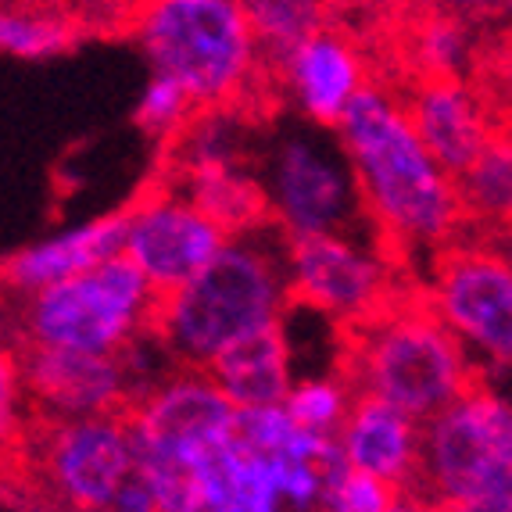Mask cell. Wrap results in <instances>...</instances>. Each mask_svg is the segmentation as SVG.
Listing matches in <instances>:
<instances>
[{"label":"cell","instance_id":"1","mask_svg":"<svg viewBox=\"0 0 512 512\" xmlns=\"http://www.w3.org/2000/svg\"><path fill=\"white\" fill-rule=\"evenodd\" d=\"M333 133L355 172L369 230L398 262L437 255L470 226L455 176L419 140L402 94L369 83Z\"/></svg>","mask_w":512,"mask_h":512},{"label":"cell","instance_id":"2","mask_svg":"<svg viewBox=\"0 0 512 512\" xmlns=\"http://www.w3.org/2000/svg\"><path fill=\"white\" fill-rule=\"evenodd\" d=\"M294 305L287 237L273 222L233 233L180 291L158 298L154 333L187 369H208L237 341L276 326Z\"/></svg>","mask_w":512,"mask_h":512},{"label":"cell","instance_id":"3","mask_svg":"<svg viewBox=\"0 0 512 512\" xmlns=\"http://www.w3.org/2000/svg\"><path fill=\"white\" fill-rule=\"evenodd\" d=\"M341 373L355 394L384 398L419 423L484 384L470 348L437 316L423 287H409L376 316L344 326Z\"/></svg>","mask_w":512,"mask_h":512},{"label":"cell","instance_id":"4","mask_svg":"<svg viewBox=\"0 0 512 512\" xmlns=\"http://www.w3.org/2000/svg\"><path fill=\"white\" fill-rule=\"evenodd\" d=\"M154 76L180 83L197 108H248L269 65L237 0H137L126 15Z\"/></svg>","mask_w":512,"mask_h":512},{"label":"cell","instance_id":"5","mask_svg":"<svg viewBox=\"0 0 512 512\" xmlns=\"http://www.w3.org/2000/svg\"><path fill=\"white\" fill-rule=\"evenodd\" d=\"M15 298V348L36 344L119 355L151 330L158 312V294L126 255Z\"/></svg>","mask_w":512,"mask_h":512},{"label":"cell","instance_id":"6","mask_svg":"<svg viewBox=\"0 0 512 512\" xmlns=\"http://www.w3.org/2000/svg\"><path fill=\"white\" fill-rule=\"evenodd\" d=\"M255 176L269 222L287 240L369 226L355 172L333 129L308 122L283 129L262 151Z\"/></svg>","mask_w":512,"mask_h":512},{"label":"cell","instance_id":"7","mask_svg":"<svg viewBox=\"0 0 512 512\" xmlns=\"http://www.w3.org/2000/svg\"><path fill=\"white\" fill-rule=\"evenodd\" d=\"M512 466V402L477 384L459 402L423 423L419 441V495L459 505L484 495Z\"/></svg>","mask_w":512,"mask_h":512},{"label":"cell","instance_id":"8","mask_svg":"<svg viewBox=\"0 0 512 512\" xmlns=\"http://www.w3.org/2000/svg\"><path fill=\"white\" fill-rule=\"evenodd\" d=\"M287 280L294 305L323 312L337 326L362 323L409 291L398 283V258L369 226L287 240Z\"/></svg>","mask_w":512,"mask_h":512},{"label":"cell","instance_id":"9","mask_svg":"<svg viewBox=\"0 0 512 512\" xmlns=\"http://www.w3.org/2000/svg\"><path fill=\"white\" fill-rule=\"evenodd\" d=\"M26 452L40 484L69 512H104L137 473V441L126 412L83 419H33Z\"/></svg>","mask_w":512,"mask_h":512},{"label":"cell","instance_id":"10","mask_svg":"<svg viewBox=\"0 0 512 512\" xmlns=\"http://www.w3.org/2000/svg\"><path fill=\"white\" fill-rule=\"evenodd\" d=\"M423 294L470 355L512 369V258L487 240H459L430 255Z\"/></svg>","mask_w":512,"mask_h":512},{"label":"cell","instance_id":"11","mask_svg":"<svg viewBox=\"0 0 512 512\" xmlns=\"http://www.w3.org/2000/svg\"><path fill=\"white\" fill-rule=\"evenodd\" d=\"M233 233L208 215L187 190L165 180L126 208V248L122 255L137 265L158 298L180 291L194 280Z\"/></svg>","mask_w":512,"mask_h":512},{"label":"cell","instance_id":"12","mask_svg":"<svg viewBox=\"0 0 512 512\" xmlns=\"http://www.w3.org/2000/svg\"><path fill=\"white\" fill-rule=\"evenodd\" d=\"M137 459H169L205 466L237 427V405L219 391L205 369H172L162 384L126 409Z\"/></svg>","mask_w":512,"mask_h":512},{"label":"cell","instance_id":"13","mask_svg":"<svg viewBox=\"0 0 512 512\" xmlns=\"http://www.w3.org/2000/svg\"><path fill=\"white\" fill-rule=\"evenodd\" d=\"M369 83L366 51L333 18L269 65V86L280 90L301 122L319 129H337L344 111Z\"/></svg>","mask_w":512,"mask_h":512},{"label":"cell","instance_id":"14","mask_svg":"<svg viewBox=\"0 0 512 512\" xmlns=\"http://www.w3.org/2000/svg\"><path fill=\"white\" fill-rule=\"evenodd\" d=\"M18 362L33 419L111 416L133 405V384L122 355L26 344L18 348Z\"/></svg>","mask_w":512,"mask_h":512},{"label":"cell","instance_id":"15","mask_svg":"<svg viewBox=\"0 0 512 512\" xmlns=\"http://www.w3.org/2000/svg\"><path fill=\"white\" fill-rule=\"evenodd\" d=\"M402 104L419 140L452 176L470 169L495 133L477 94L459 76H416L402 94Z\"/></svg>","mask_w":512,"mask_h":512},{"label":"cell","instance_id":"16","mask_svg":"<svg viewBox=\"0 0 512 512\" xmlns=\"http://www.w3.org/2000/svg\"><path fill=\"white\" fill-rule=\"evenodd\" d=\"M419 441H423V423L373 394H355L348 419L337 430V448L348 470L373 473L402 491L416 487Z\"/></svg>","mask_w":512,"mask_h":512},{"label":"cell","instance_id":"17","mask_svg":"<svg viewBox=\"0 0 512 512\" xmlns=\"http://www.w3.org/2000/svg\"><path fill=\"white\" fill-rule=\"evenodd\" d=\"M122 248H126V208L86 219L72 230H61L54 237L15 251L0 265V283L11 294H33L122 255Z\"/></svg>","mask_w":512,"mask_h":512},{"label":"cell","instance_id":"18","mask_svg":"<svg viewBox=\"0 0 512 512\" xmlns=\"http://www.w3.org/2000/svg\"><path fill=\"white\" fill-rule=\"evenodd\" d=\"M219 391L237 409H269L283 405L291 394L298 369H294L291 337L283 330V319L262 333H251L233 348H226L212 366L205 369Z\"/></svg>","mask_w":512,"mask_h":512},{"label":"cell","instance_id":"19","mask_svg":"<svg viewBox=\"0 0 512 512\" xmlns=\"http://www.w3.org/2000/svg\"><path fill=\"white\" fill-rule=\"evenodd\" d=\"M466 222L512 233V129H495L484 151L455 176Z\"/></svg>","mask_w":512,"mask_h":512},{"label":"cell","instance_id":"20","mask_svg":"<svg viewBox=\"0 0 512 512\" xmlns=\"http://www.w3.org/2000/svg\"><path fill=\"white\" fill-rule=\"evenodd\" d=\"M83 18L69 11L0 4V54L18 61H47L72 51L83 36Z\"/></svg>","mask_w":512,"mask_h":512},{"label":"cell","instance_id":"21","mask_svg":"<svg viewBox=\"0 0 512 512\" xmlns=\"http://www.w3.org/2000/svg\"><path fill=\"white\" fill-rule=\"evenodd\" d=\"M251 33L265 54V65H276L305 36L323 29L333 15L330 0H237Z\"/></svg>","mask_w":512,"mask_h":512},{"label":"cell","instance_id":"22","mask_svg":"<svg viewBox=\"0 0 512 512\" xmlns=\"http://www.w3.org/2000/svg\"><path fill=\"white\" fill-rule=\"evenodd\" d=\"M473 54L470 22L455 15L430 11L416 29H412V61L419 76H459L466 72Z\"/></svg>","mask_w":512,"mask_h":512},{"label":"cell","instance_id":"23","mask_svg":"<svg viewBox=\"0 0 512 512\" xmlns=\"http://www.w3.org/2000/svg\"><path fill=\"white\" fill-rule=\"evenodd\" d=\"M351 402H355V387L348 384L344 373H323V376H298L287 394V416L305 430L337 437L341 423L348 419Z\"/></svg>","mask_w":512,"mask_h":512},{"label":"cell","instance_id":"24","mask_svg":"<svg viewBox=\"0 0 512 512\" xmlns=\"http://www.w3.org/2000/svg\"><path fill=\"white\" fill-rule=\"evenodd\" d=\"M197 111L201 108L190 101V94L180 83H172V79L154 76L151 72L144 94H140V101H137V115H133V119H137V126L144 129L151 140L172 147L176 140H180L183 129L194 122Z\"/></svg>","mask_w":512,"mask_h":512},{"label":"cell","instance_id":"25","mask_svg":"<svg viewBox=\"0 0 512 512\" xmlns=\"http://www.w3.org/2000/svg\"><path fill=\"white\" fill-rule=\"evenodd\" d=\"M29 423H33V412H29L26 384H22L18 348L0 333V462L26 452Z\"/></svg>","mask_w":512,"mask_h":512},{"label":"cell","instance_id":"26","mask_svg":"<svg viewBox=\"0 0 512 512\" xmlns=\"http://www.w3.org/2000/svg\"><path fill=\"white\" fill-rule=\"evenodd\" d=\"M402 495V487L387 484L373 473L348 470L341 480V502L344 512H387Z\"/></svg>","mask_w":512,"mask_h":512},{"label":"cell","instance_id":"27","mask_svg":"<svg viewBox=\"0 0 512 512\" xmlns=\"http://www.w3.org/2000/svg\"><path fill=\"white\" fill-rule=\"evenodd\" d=\"M104 512H162V509H158V498H154L151 484H147L140 473H133V477L119 487V495L111 498V505Z\"/></svg>","mask_w":512,"mask_h":512},{"label":"cell","instance_id":"28","mask_svg":"<svg viewBox=\"0 0 512 512\" xmlns=\"http://www.w3.org/2000/svg\"><path fill=\"white\" fill-rule=\"evenodd\" d=\"M452 512H512V466L487 487L484 495L452 505Z\"/></svg>","mask_w":512,"mask_h":512},{"label":"cell","instance_id":"29","mask_svg":"<svg viewBox=\"0 0 512 512\" xmlns=\"http://www.w3.org/2000/svg\"><path fill=\"white\" fill-rule=\"evenodd\" d=\"M430 11H441V15H455V18H466V22H473V18H484L491 15V11L505 8L509 0H427Z\"/></svg>","mask_w":512,"mask_h":512},{"label":"cell","instance_id":"30","mask_svg":"<svg viewBox=\"0 0 512 512\" xmlns=\"http://www.w3.org/2000/svg\"><path fill=\"white\" fill-rule=\"evenodd\" d=\"M387 512H452V509L434 502V498H427V495H419V491H402L398 502H394Z\"/></svg>","mask_w":512,"mask_h":512},{"label":"cell","instance_id":"31","mask_svg":"<svg viewBox=\"0 0 512 512\" xmlns=\"http://www.w3.org/2000/svg\"><path fill=\"white\" fill-rule=\"evenodd\" d=\"M0 4H22V8H43V11H69L76 15V0H0Z\"/></svg>","mask_w":512,"mask_h":512},{"label":"cell","instance_id":"32","mask_svg":"<svg viewBox=\"0 0 512 512\" xmlns=\"http://www.w3.org/2000/svg\"><path fill=\"white\" fill-rule=\"evenodd\" d=\"M330 4H355V0H330Z\"/></svg>","mask_w":512,"mask_h":512},{"label":"cell","instance_id":"33","mask_svg":"<svg viewBox=\"0 0 512 512\" xmlns=\"http://www.w3.org/2000/svg\"><path fill=\"white\" fill-rule=\"evenodd\" d=\"M208 512H237V509H208Z\"/></svg>","mask_w":512,"mask_h":512},{"label":"cell","instance_id":"34","mask_svg":"<svg viewBox=\"0 0 512 512\" xmlns=\"http://www.w3.org/2000/svg\"><path fill=\"white\" fill-rule=\"evenodd\" d=\"M509 258H512V248H509Z\"/></svg>","mask_w":512,"mask_h":512}]
</instances>
